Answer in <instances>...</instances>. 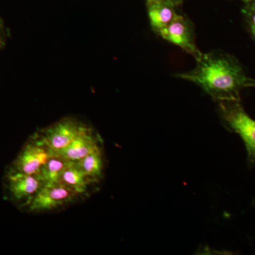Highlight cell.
I'll return each instance as SVG.
<instances>
[{"instance_id": "obj_1", "label": "cell", "mask_w": 255, "mask_h": 255, "mask_svg": "<svg viewBox=\"0 0 255 255\" xmlns=\"http://www.w3.org/2000/svg\"><path fill=\"white\" fill-rule=\"evenodd\" d=\"M194 70L177 74V78L199 85L216 102L240 101V92L255 87L239 63L231 55L221 53H203Z\"/></svg>"}, {"instance_id": "obj_2", "label": "cell", "mask_w": 255, "mask_h": 255, "mask_svg": "<svg viewBox=\"0 0 255 255\" xmlns=\"http://www.w3.org/2000/svg\"><path fill=\"white\" fill-rule=\"evenodd\" d=\"M219 111L223 124L238 134L246 145L249 165H255V121L246 113L240 101H219Z\"/></svg>"}, {"instance_id": "obj_3", "label": "cell", "mask_w": 255, "mask_h": 255, "mask_svg": "<svg viewBox=\"0 0 255 255\" xmlns=\"http://www.w3.org/2000/svg\"><path fill=\"white\" fill-rule=\"evenodd\" d=\"M54 155L38 134L28 138L10 164L6 174H36L52 155Z\"/></svg>"}, {"instance_id": "obj_4", "label": "cell", "mask_w": 255, "mask_h": 255, "mask_svg": "<svg viewBox=\"0 0 255 255\" xmlns=\"http://www.w3.org/2000/svg\"><path fill=\"white\" fill-rule=\"evenodd\" d=\"M84 196L60 183L45 185L25 209L28 213L41 214L61 209L78 201Z\"/></svg>"}, {"instance_id": "obj_5", "label": "cell", "mask_w": 255, "mask_h": 255, "mask_svg": "<svg viewBox=\"0 0 255 255\" xmlns=\"http://www.w3.org/2000/svg\"><path fill=\"white\" fill-rule=\"evenodd\" d=\"M78 119L67 117L38 130L42 140L54 154L68 147L87 127Z\"/></svg>"}, {"instance_id": "obj_6", "label": "cell", "mask_w": 255, "mask_h": 255, "mask_svg": "<svg viewBox=\"0 0 255 255\" xmlns=\"http://www.w3.org/2000/svg\"><path fill=\"white\" fill-rule=\"evenodd\" d=\"M6 189L10 199L25 209L45 184L39 174H6Z\"/></svg>"}, {"instance_id": "obj_7", "label": "cell", "mask_w": 255, "mask_h": 255, "mask_svg": "<svg viewBox=\"0 0 255 255\" xmlns=\"http://www.w3.org/2000/svg\"><path fill=\"white\" fill-rule=\"evenodd\" d=\"M157 34L169 43L180 47L196 60L202 56L203 53L196 46L191 23L181 15L177 14L173 21Z\"/></svg>"}, {"instance_id": "obj_8", "label": "cell", "mask_w": 255, "mask_h": 255, "mask_svg": "<svg viewBox=\"0 0 255 255\" xmlns=\"http://www.w3.org/2000/svg\"><path fill=\"white\" fill-rule=\"evenodd\" d=\"M103 147L102 137L90 126H87L71 143L55 154L69 162H77Z\"/></svg>"}, {"instance_id": "obj_9", "label": "cell", "mask_w": 255, "mask_h": 255, "mask_svg": "<svg viewBox=\"0 0 255 255\" xmlns=\"http://www.w3.org/2000/svg\"><path fill=\"white\" fill-rule=\"evenodd\" d=\"M59 183L84 197L88 195V191L92 186L100 184L88 177L75 162H68L60 174Z\"/></svg>"}, {"instance_id": "obj_10", "label": "cell", "mask_w": 255, "mask_h": 255, "mask_svg": "<svg viewBox=\"0 0 255 255\" xmlns=\"http://www.w3.org/2000/svg\"><path fill=\"white\" fill-rule=\"evenodd\" d=\"M148 15L151 26L157 33L167 27L177 14L174 2L148 0Z\"/></svg>"}, {"instance_id": "obj_11", "label": "cell", "mask_w": 255, "mask_h": 255, "mask_svg": "<svg viewBox=\"0 0 255 255\" xmlns=\"http://www.w3.org/2000/svg\"><path fill=\"white\" fill-rule=\"evenodd\" d=\"M77 164L88 177L100 183L105 174V159L103 147L77 161Z\"/></svg>"}, {"instance_id": "obj_12", "label": "cell", "mask_w": 255, "mask_h": 255, "mask_svg": "<svg viewBox=\"0 0 255 255\" xmlns=\"http://www.w3.org/2000/svg\"><path fill=\"white\" fill-rule=\"evenodd\" d=\"M69 161L58 155H53L48 159L40 171L39 175L45 185L59 183L60 174L66 167Z\"/></svg>"}, {"instance_id": "obj_13", "label": "cell", "mask_w": 255, "mask_h": 255, "mask_svg": "<svg viewBox=\"0 0 255 255\" xmlns=\"http://www.w3.org/2000/svg\"><path fill=\"white\" fill-rule=\"evenodd\" d=\"M248 21L251 26L252 34L255 40V9L252 10L248 14Z\"/></svg>"}, {"instance_id": "obj_14", "label": "cell", "mask_w": 255, "mask_h": 255, "mask_svg": "<svg viewBox=\"0 0 255 255\" xmlns=\"http://www.w3.org/2000/svg\"><path fill=\"white\" fill-rule=\"evenodd\" d=\"M155 1H171V2H174V0H155Z\"/></svg>"}]
</instances>
